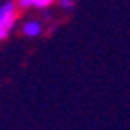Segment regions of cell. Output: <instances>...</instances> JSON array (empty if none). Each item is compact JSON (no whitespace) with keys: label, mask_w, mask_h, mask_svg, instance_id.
Here are the masks:
<instances>
[{"label":"cell","mask_w":130,"mask_h":130,"mask_svg":"<svg viewBox=\"0 0 130 130\" xmlns=\"http://www.w3.org/2000/svg\"><path fill=\"white\" fill-rule=\"evenodd\" d=\"M41 31H43V25H41L39 20H27L22 27V33L25 37H39Z\"/></svg>","instance_id":"2"},{"label":"cell","mask_w":130,"mask_h":130,"mask_svg":"<svg viewBox=\"0 0 130 130\" xmlns=\"http://www.w3.org/2000/svg\"><path fill=\"white\" fill-rule=\"evenodd\" d=\"M56 0H33V8H37V10H45V8H49L53 6Z\"/></svg>","instance_id":"3"},{"label":"cell","mask_w":130,"mask_h":130,"mask_svg":"<svg viewBox=\"0 0 130 130\" xmlns=\"http://www.w3.org/2000/svg\"><path fill=\"white\" fill-rule=\"evenodd\" d=\"M56 2H58V6L62 8V10H72V8L76 6L78 0H56Z\"/></svg>","instance_id":"4"},{"label":"cell","mask_w":130,"mask_h":130,"mask_svg":"<svg viewBox=\"0 0 130 130\" xmlns=\"http://www.w3.org/2000/svg\"><path fill=\"white\" fill-rule=\"evenodd\" d=\"M16 4L20 10H29V8H33V0H16Z\"/></svg>","instance_id":"5"},{"label":"cell","mask_w":130,"mask_h":130,"mask_svg":"<svg viewBox=\"0 0 130 130\" xmlns=\"http://www.w3.org/2000/svg\"><path fill=\"white\" fill-rule=\"evenodd\" d=\"M18 16H20V8H18L16 0H6L0 6V41L8 39V35L12 33L18 22Z\"/></svg>","instance_id":"1"}]
</instances>
